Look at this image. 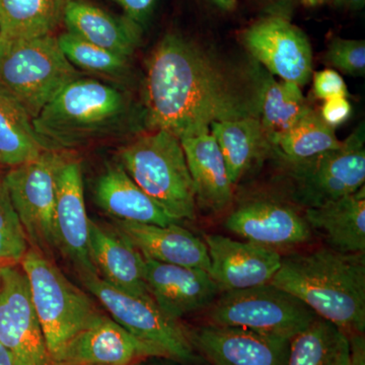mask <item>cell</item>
Wrapping results in <instances>:
<instances>
[{"label":"cell","instance_id":"obj_1","mask_svg":"<svg viewBox=\"0 0 365 365\" xmlns=\"http://www.w3.org/2000/svg\"><path fill=\"white\" fill-rule=\"evenodd\" d=\"M143 121L179 138L210 130L213 122L256 117L249 98L207 52L167 34L151 53L143 93Z\"/></svg>","mask_w":365,"mask_h":365},{"label":"cell","instance_id":"obj_2","mask_svg":"<svg viewBox=\"0 0 365 365\" xmlns=\"http://www.w3.org/2000/svg\"><path fill=\"white\" fill-rule=\"evenodd\" d=\"M271 284L302 300L349 337L364 335L365 253L322 248L281 260Z\"/></svg>","mask_w":365,"mask_h":365},{"label":"cell","instance_id":"obj_3","mask_svg":"<svg viewBox=\"0 0 365 365\" xmlns=\"http://www.w3.org/2000/svg\"><path fill=\"white\" fill-rule=\"evenodd\" d=\"M134 115L131 98L123 88L79 78L53 98L32 124L48 150L60 151L123 134Z\"/></svg>","mask_w":365,"mask_h":365},{"label":"cell","instance_id":"obj_4","mask_svg":"<svg viewBox=\"0 0 365 365\" xmlns=\"http://www.w3.org/2000/svg\"><path fill=\"white\" fill-rule=\"evenodd\" d=\"M81 78L53 35L28 39L0 36V91L34 119L53 98Z\"/></svg>","mask_w":365,"mask_h":365},{"label":"cell","instance_id":"obj_5","mask_svg":"<svg viewBox=\"0 0 365 365\" xmlns=\"http://www.w3.org/2000/svg\"><path fill=\"white\" fill-rule=\"evenodd\" d=\"M120 165L127 174L173 218L193 220L196 198L179 137L151 130L122 148Z\"/></svg>","mask_w":365,"mask_h":365},{"label":"cell","instance_id":"obj_6","mask_svg":"<svg viewBox=\"0 0 365 365\" xmlns=\"http://www.w3.org/2000/svg\"><path fill=\"white\" fill-rule=\"evenodd\" d=\"M20 265L28 278L34 309L53 359L102 313L51 259L37 250L30 247Z\"/></svg>","mask_w":365,"mask_h":365},{"label":"cell","instance_id":"obj_7","mask_svg":"<svg viewBox=\"0 0 365 365\" xmlns=\"http://www.w3.org/2000/svg\"><path fill=\"white\" fill-rule=\"evenodd\" d=\"M209 309V324L248 329L288 340L318 318L302 300L271 283L223 292Z\"/></svg>","mask_w":365,"mask_h":365},{"label":"cell","instance_id":"obj_8","mask_svg":"<svg viewBox=\"0 0 365 365\" xmlns=\"http://www.w3.org/2000/svg\"><path fill=\"white\" fill-rule=\"evenodd\" d=\"M64 158L46 150L37 160L11 168L2 178L31 248L51 259L57 250L54 213L56 177Z\"/></svg>","mask_w":365,"mask_h":365},{"label":"cell","instance_id":"obj_9","mask_svg":"<svg viewBox=\"0 0 365 365\" xmlns=\"http://www.w3.org/2000/svg\"><path fill=\"white\" fill-rule=\"evenodd\" d=\"M86 289L107 309L111 318L137 339L157 347L181 364L196 361L189 332L169 318L151 299L134 297L108 284L98 274L78 276Z\"/></svg>","mask_w":365,"mask_h":365},{"label":"cell","instance_id":"obj_10","mask_svg":"<svg viewBox=\"0 0 365 365\" xmlns=\"http://www.w3.org/2000/svg\"><path fill=\"white\" fill-rule=\"evenodd\" d=\"M364 137L362 123L338 150L294 163L295 196L302 205L319 207L364 186Z\"/></svg>","mask_w":365,"mask_h":365},{"label":"cell","instance_id":"obj_11","mask_svg":"<svg viewBox=\"0 0 365 365\" xmlns=\"http://www.w3.org/2000/svg\"><path fill=\"white\" fill-rule=\"evenodd\" d=\"M0 344L14 365H54L20 264L1 268Z\"/></svg>","mask_w":365,"mask_h":365},{"label":"cell","instance_id":"obj_12","mask_svg":"<svg viewBox=\"0 0 365 365\" xmlns=\"http://www.w3.org/2000/svg\"><path fill=\"white\" fill-rule=\"evenodd\" d=\"M242 41L274 76L299 86L313 73V51L306 34L281 16H268L247 28Z\"/></svg>","mask_w":365,"mask_h":365},{"label":"cell","instance_id":"obj_13","mask_svg":"<svg viewBox=\"0 0 365 365\" xmlns=\"http://www.w3.org/2000/svg\"><path fill=\"white\" fill-rule=\"evenodd\" d=\"M195 350L211 365H287L290 340L208 324L189 332Z\"/></svg>","mask_w":365,"mask_h":365},{"label":"cell","instance_id":"obj_14","mask_svg":"<svg viewBox=\"0 0 365 365\" xmlns=\"http://www.w3.org/2000/svg\"><path fill=\"white\" fill-rule=\"evenodd\" d=\"M151 356L165 355L101 314L68 341L53 362L54 365H132Z\"/></svg>","mask_w":365,"mask_h":365},{"label":"cell","instance_id":"obj_15","mask_svg":"<svg viewBox=\"0 0 365 365\" xmlns=\"http://www.w3.org/2000/svg\"><path fill=\"white\" fill-rule=\"evenodd\" d=\"M88 225L81 163L66 158L56 177L55 235L57 250L78 276L98 274L88 255Z\"/></svg>","mask_w":365,"mask_h":365},{"label":"cell","instance_id":"obj_16","mask_svg":"<svg viewBox=\"0 0 365 365\" xmlns=\"http://www.w3.org/2000/svg\"><path fill=\"white\" fill-rule=\"evenodd\" d=\"M209 275L222 292L267 284L279 270L277 250L252 242H239L222 235H205Z\"/></svg>","mask_w":365,"mask_h":365},{"label":"cell","instance_id":"obj_17","mask_svg":"<svg viewBox=\"0 0 365 365\" xmlns=\"http://www.w3.org/2000/svg\"><path fill=\"white\" fill-rule=\"evenodd\" d=\"M144 263L146 287L151 299L165 316L175 321L209 309L222 294L208 271L203 269L160 263L148 258H144Z\"/></svg>","mask_w":365,"mask_h":365},{"label":"cell","instance_id":"obj_18","mask_svg":"<svg viewBox=\"0 0 365 365\" xmlns=\"http://www.w3.org/2000/svg\"><path fill=\"white\" fill-rule=\"evenodd\" d=\"M225 227L247 241L274 250L299 246L312 237L304 216L289 206L267 200L235 209L227 218Z\"/></svg>","mask_w":365,"mask_h":365},{"label":"cell","instance_id":"obj_19","mask_svg":"<svg viewBox=\"0 0 365 365\" xmlns=\"http://www.w3.org/2000/svg\"><path fill=\"white\" fill-rule=\"evenodd\" d=\"M114 220L117 232L144 258L172 265L209 270L210 259L205 242L178 223L160 227Z\"/></svg>","mask_w":365,"mask_h":365},{"label":"cell","instance_id":"obj_20","mask_svg":"<svg viewBox=\"0 0 365 365\" xmlns=\"http://www.w3.org/2000/svg\"><path fill=\"white\" fill-rule=\"evenodd\" d=\"M88 255L98 276L108 284L125 294L151 299L143 256L117 230L110 232L90 220Z\"/></svg>","mask_w":365,"mask_h":365},{"label":"cell","instance_id":"obj_21","mask_svg":"<svg viewBox=\"0 0 365 365\" xmlns=\"http://www.w3.org/2000/svg\"><path fill=\"white\" fill-rule=\"evenodd\" d=\"M180 140L193 182L196 203L215 215L227 210L234 198V185L210 130L184 136Z\"/></svg>","mask_w":365,"mask_h":365},{"label":"cell","instance_id":"obj_22","mask_svg":"<svg viewBox=\"0 0 365 365\" xmlns=\"http://www.w3.org/2000/svg\"><path fill=\"white\" fill-rule=\"evenodd\" d=\"M62 23L72 35L127 58L135 52L143 32L126 16H115L85 0H71Z\"/></svg>","mask_w":365,"mask_h":365},{"label":"cell","instance_id":"obj_23","mask_svg":"<svg viewBox=\"0 0 365 365\" xmlns=\"http://www.w3.org/2000/svg\"><path fill=\"white\" fill-rule=\"evenodd\" d=\"M95 198L98 207L114 220L160 227L179 222L139 188L120 163L108 165L98 177Z\"/></svg>","mask_w":365,"mask_h":365},{"label":"cell","instance_id":"obj_24","mask_svg":"<svg viewBox=\"0 0 365 365\" xmlns=\"http://www.w3.org/2000/svg\"><path fill=\"white\" fill-rule=\"evenodd\" d=\"M304 220L341 253L365 252V186L319 207L307 208Z\"/></svg>","mask_w":365,"mask_h":365},{"label":"cell","instance_id":"obj_25","mask_svg":"<svg viewBox=\"0 0 365 365\" xmlns=\"http://www.w3.org/2000/svg\"><path fill=\"white\" fill-rule=\"evenodd\" d=\"M210 133L220 146L232 185L261 157L267 139L258 117L213 122Z\"/></svg>","mask_w":365,"mask_h":365},{"label":"cell","instance_id":"obj_26","mask_svg":"<svg viewBox=\"0 0 365 365\" xmlns=\"http://www.w3.org/2000/svg\"><path fill=\"white\" fill-rule=\"evenodd\" d=\"M71 0H0V36L28 39L52 35Z\"/></svg>","mask_w":365,"mask_h":365},{"label":"cell","instance_id":"obj_27","mask_svg":"<svg viewBox=\"0 0 365 365\" xmlns=\"http://www.w3.org/2000/svg\"><path fill=\"white\" fill-rule=\"evenodd\" d=\"M350 352L349 336L318 317L290 340L287 365H348Z\"/></svg>","mask_w":365,"mask_h":365},{"label":"cell","instance_id":"obj_28","mask_svg":"<svg viewBox=\"0 0 365 365\" xmlns=\"http://www.w3.org/2000/svg\"><path fill=\"white\" fill-rule=\"evenodd\" d=\"M45 144L37 135L32 119L23 108L0 91V163L16 167L37 160Z\"/></svg>","mask_w":365,"mask_h":365},{"label":"cell","instance_id":"obj_29","mask_svg":"<svg viewBox=\"0 0 365 365\" xmlns=\"http://www.w3.org/2000/svg\"><path fill=\"white\" fill-rule=\"evenodd\" d=\"M300 88L292 81H277L270 76L262 78L257 108L266 135L292 128L312 109Z\"/></svg>","mask_w":365,"mask_h":365},{"label":"cell","instance_id":"obj_30","mask_svg":"<svg viewBox=\"0 0 365 365\" xmlns=\"http://www.w3.org/2000/svg\"><path fill=\"white\" fill-rule=\"evenodd\" d=\"M267 137L292 163L338 150L342 145V141L336 135L335 128L326 123L321 114L313 109L292 128Z\"/></svg>","mask_w":365,"mask_h":365},{"label":"cell","instance_id":"obj_31","mask_svg":"<svg viewBox=\"0 0 365 365\" xmlns=\"http://www.w3.org/2000/svg\"><path fill=\"white\" fill-rule=\"evenodd\" d=\"M60 49L78 71L88 72L110 81H123L129 73L128 58L86 42L66 32L58 38Z\"/></svg>","mask_w":365,"mask_h":365},{"label":"cell","instance_id":"obj_32","mask_svg":"<svg viewBox=\"0 0 365 365\" xmlns=\"http://www.w3.org/2000/svg\"><path fill=\"white\" fill-rule=\"evenodd\" d=\"M30 248L4 180H0V265H18Z\"/></svg>","mask_w":365,"mask_h":365},{"label":"cell","instance_id":"obj_33","mask_svg":"<svg viewBox=\"0 0 365 365\" xmlns=\"http://www.w3.org/2000/svg\"><path fill=\"white\" fill-rule=\"evenodd\" d=\"M327 59L336 68L348 76H364L365 42L335 38L330 43Z\"/></svg>","mask_w":365,"mask_h":365},{"label":"cell","instance_id":"obj_34","mask_svg":"<svg viewBox=\"0 0 365 365\" xmlns=\"http://www.w3.org/2000/svg\"><path fill=\"white\" fill-rule=\"evenodd\" d=\"M314 93L323 101L349 96L344 79L334 69H324L314 74Z\"/></svg>","mask_w":365,"mask_h":365},{"label":"cell","instance_id":"obj_35","mask_svg":"<svg viewBox=\"0 0 365 365\" xmlns=\"http://www.w3.org/2000/svg\"><path fill=\"white\" fill-rule=\"evenodd\" d=\"M121 7L125 16L143 28L150 21L158 0H112Z\"/></svg>","mask_w":365,"mask_h":365},{"label":"cell","instance_id":"obj_36","mask_svg":"<svg viewBox=\"0 0 365 365\" xmlns=\"http://www.w3.org/2000/svg\"><path fill=\"white\" fill-rule=\"evenodd\" d=\"M322 118L333 128L345 123L352 114V106L347 98H333L325 101L322 107Z\"/></svg>","mask_w":365,"mask_h":365},{"label":"cell","instance_id":"obj_37","mask_svg":"<svg viewBox=\"0 0 365 365\" xmlns=\"http://www.w3.org/2000/svg\"><path fill=\"white\" fill-rule=\"evenodd\" d=\"M350 361L348 365H365L364 335L350 337Z\"/></svg>","mask_w":365,"mask_h":365},{"label":"cell","instance_id":"obj_38","mask_svg":"<svg viewBox=\"0 0 365 365\" xmlns=\"http://www.w3.org/2000/svg\"><path fill=\"white\" fill-rule=\"evenodd\" d=\"M181 362L165 356H151L148 359L139 360L132 365H181Z\"/></svg>","mask_w":365,"mask_h":365},{"label":"cell","instance_id":"obj_39","mask_svg":"<svg viewBox=\"0 0 365 365\" xmlns=\"http://www.w3.org/2000/svg\"><path fill=\"white\" fill-rule=\"evenodd\" d=\"M332 4L350 11H360L365 6V0H333Z\"/></svg>","mask_w":365,"mask_h":365},{"label":"cell","instance_id":"obj_40","mask_svg":"<svg viewBox=\"0 0 365 365\" xmlns=\"http://www.w3.org/2000/svg\"><path fill=\"white\" fill-rule=\"evenodd\" d=\"M212 1L222 11H232L237 6V0H212Z\"/></svg>","mask_w":365,"mask_h":365},{"label":"cell","instance_id":"obj_41","mask_svg":"<svg viewBox=\"0 0 365 365\" xmlns=\"http://www.w3.org/2000/svg\"><path fill=\"white\" fill-rule=\"evenodd\" d=\"M0 365H14L11 355L1 344H0Z\"/></svg>","mask_w":365,"mask_h":365},{"label":"cell","instance_id":"obj_42","mask_svg":"<svg viewBox=\"0 0 365 365\" xmlns=\"http://www.w3.org/2000/svg\"><path fill=\"white\" fill-rule=\"evenodd\" d=\"M304 6L316 7L324 6V4H332L333 0H299Z\"/></svg>","mask_w":365,"mask_h":365},{"label":"cell","instance_id":"obj_43","mask_svg":"<svg viewBox=\"0 0 365 365\" xmlns=\"http://www.w3.org/2000/svg\"><path fill=\"white\" fill-rule=\"evenodd\" d=\"M1 268L2 266L0 265V287H1Z\"/></svg>","mask_w":365,"mask_h":365},{"label":"cell","instance_id":"obj_44","mask_svg":"<svg viewBox=\"0 0 365 365\" xmlns=\"http://www.w3.org/2000/svg\"><path fill=\"white\" fill-rule=\"evenodd\" d=\"M0 165H1V163H0Z\"/></svg>","mask_w":365,"mask_h":365}]
</instances>
